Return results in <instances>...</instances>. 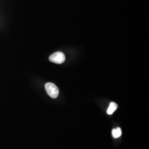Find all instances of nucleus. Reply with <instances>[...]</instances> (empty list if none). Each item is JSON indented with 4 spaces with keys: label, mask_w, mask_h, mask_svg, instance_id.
<instances>
[{
    "label": "nucleus",
    "mask_w": 149,
    "mask_h": 149,
    "mask_svg": "<svg viewBox=\"0 0 149 149\" xmlns=\"http://www.w3.org/2000/svg\"><path fill=\"white\" fill-rule=\"evenodd\" d=\"M45 90L48 95L53 98H56L59 96V90L58 87L53 83L48 82L45 85Z\"/></svg>",
    "instance_id": "f257e3e1"
},
{
    "label": "nucleus",
    "mask_w": 149,
    "mask_h": 149,
    "mask_svg": "<svg viewBox=\"0 0 149 149\" xmlns=\"http://www.w3.org/2000/svg\"><path fill=\"white\" fill-rule=\"evenodd\" d=\"M118 108L117 104L115 102H111L109 106L108 107L107 111V113L109 115H111L114 112H115Z\"/></svg>",
    "instance_id": "7ed1b4c3"
},
{
    "label": "nucleus",
    "mask_w": 149,
    "mask_h": 149,
    "mask_svg": "<svg viewBox=\"0 0 149 149\" xmlns=\"http://www.w3.org/2000/svg\"><path fill=\"white\" fill-rule=\"evenodd\" d=\"M49 60L55 64H62L65 60V56L63 53L58 52L50 56Z\"/></svg>",
    "instance_id": "f03ea898"
},
{
    "label": "nucleus",
    "mask_w": 149,
    "mask_h": 149,
    "mask_svg": "<svg viewBox=\"0 0 149 149\" xmlns=\"http://www.w3.org/2000/svg\"><path fill=\"white\" fill-rule=\"evenodd\" d=\"M112 135L114 138H119L122 135V129L120 128L114 129L112 130Z\"/></svg>",
    "instance_id": "20e7f679"
}]
</instances>
